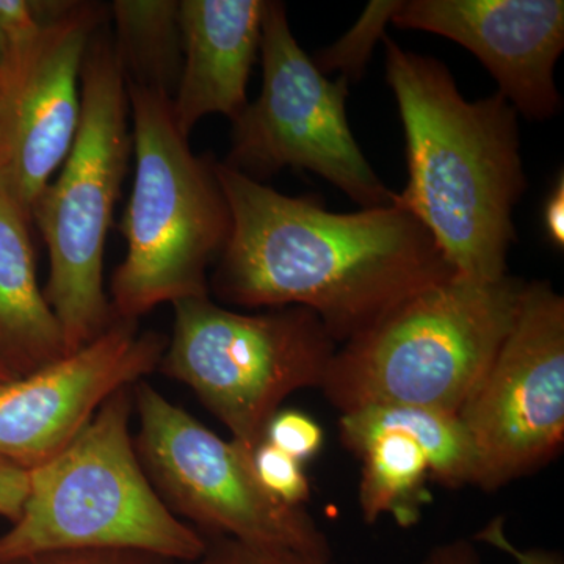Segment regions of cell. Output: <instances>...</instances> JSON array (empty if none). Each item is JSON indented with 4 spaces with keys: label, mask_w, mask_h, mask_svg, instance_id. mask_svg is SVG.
Masks as SVG:
<instances>
[{
    "label": "cell",
    "mask_w": 564,
    "mask_h": 564,
    "mask_svg": "<svg viewBox=\"0 0 564 564\" xmlns=\"http://www.w3.org/2000/svg\"><path fill=\"white\" fill-rule=\"evenodd\" d=\"M231 234L209 278L220 302L302 306L343 345L456 272L414 215L391 206L336 214L217 162Z\"/></svg>",
    "instance_id": "cell-1"
},
{
    "label": "cell",
    "mask_w": 564,
    "mask_h": 564,
    "mask_svg": "<svg viewBox=\"0 0 564 564\" xmlns=\"http://www.w3.org/2000/svg\"><path fill=\"white\" fill-rule=\"evenodd\" d=\"M384 44L406 139L408 182L395 203L432 234L456 274L503 280L527 188L518 111L500 93L466 101L443 62L388 36Z\"/></svg>",
    "instance_id": "cell-2"
},
{
    "label": "cell",
    "mask_w": 564,
    "mask_h": 564,
    "mask_svg": "<svg viewBox=\"0 0 564 564\" xmlns=\"http://www.w3.org/2000/svg\"><path fill=\"white\" fill-rule=\"evenodd\" d=\"M525 282L455 274L339 345L321 386L340 413L406 404L459 414L513 328Z\"/></svg>",
    "instance_id": "cell-3"
},
{
    "label": "cell",
    "mask_w": 564,
    "mask_h": 564,
    "mask_svg": "<svg viewBox=\"0 0 564 564\" xmlns=\"http://www.w3.org/2000/svg\"><path fill=\"white\" fill-rule=\"evenodd\" d=\"M135 176L120 225L126 256L113 270L115 318L137 321L165 303L209 296L231 212L214 161L196 155L177 129L172 98L126 80Z\"/></svg>",
    "instance_id": "cell-4"
},
{
    "label": "cell",
    "mask_w": 564,
    "mask_h": 564,
    "mask_svg": "<svg viewBox=\"0 0 564 564\" xmlns=\"http://www.w3.org/2000/svg\"><path fill=\"white\" fill-rule=\"evenodd\" d=\"M133 386L106 400L84 432L29 470L20 519L0 536V564L69 549H128L173 563L199 558L207 538L166 507L131 434Z\"/></svg>",
    "instance_id": "cell-5"
},
{
    "label": "cell",
    "mask_w": 564,
    "mask_h": 564,
    "mask_svg": "<svg viewBox=\"0 0 564 564\" xmlns=\"http://www.w3.org/2000/svg\"><path fill=\"white\" fill-rule=\"evenodd\" d=\"M80 90L76 139L57 180L44 188L32 212L50 252L43 295L61 325L68 355L101 336L115 321L104 291V258L133 151L124 70L104 25L85 52Z\"/></svg>",
    "instance_id": "cell-6"
},
{
    "label": "cell",
    "mask_w": 564,
    "mask_h": 564,
    "mask_svg": "<svg viewBox=\"0 0 564 564\" xmlns=\"http://www.w3.org/2000/svg\"><path fill=\"white\" fill-rule=\"evenodd\" d=\"M173 310L159 370L191 388L251 455L291 393L321 389L339 347L307 307L243 314L202 296Z\"/></svg>",
    "instance_id": "cell-7"
},
{
    "label": "cell",
    "mask_w": 564,
    "mask_h": 564,
    "mask_svg": "<svg viewBox=\"0 0 564 564\" xmlns=\"http://www.w3.org/2000/svg\"><path fill=\"white\" fill-rule=\"evenodd\" d=\"M262 91L232 121L223 165L263 182L284 169L328 181L362 209L391 206L395 193L375 174L348 124V84L329 80L293 36L282 2H267Z\"/></svg>",
    "instance_id": "cell-8"
},
{
    "label": "cell",
    "mask_w": 564,
    "mask_h": 564,
    "mask_svg": "<svg viewBox=\"0 0 564 564\" xmlns=\"http://www.w3.org/2000/svg\"><path fill=\"white\" fill-rule=\"evenodd\" d=\"M133 410L141 467L177 518L210 534L333 558L313 516L270 496L239 444L221 440L147 381L133 386Z\"/></svg>",
    "instance_id": "cell-9"
},
{
    "label": "cell",
    "mask_w": 564,
    "mask_h": 564,
    "mask_svg": "<svg viewBox=\"0 0 564 564\" xmlns=\"http://www.w3.org/2000/svg\"><path fill=\"white\" fill-rule=\"evenodd\" d=\"M459 419L477 455L475 486L494 491L558 455L564 440V299L524 284L513 328Z\"/></svg>",
    "instance_id": "cell-10"
},
{
    "label": "cell",
    "mask_w": 564,
    "mask_h": 564,
    "mask_svg": "<svg viewBox=\"0 0 564 564\" xmlns=\"http://www.w3.org/2000/svg\"><path fill=\"white\" fill-rule=\"evenodd\" d=\"M96 2H63L0 70V191L32 221L36 202L68 158L82 117L85 52L106 22Z\"/></svg>",
    "instance_id": "cell-11"
},
{
    "label": "cell",
    "mask_w": 564,
    "mask_h": 564,
    "mask_svg": "<svg viewBox=\"0 0 564 564\" xmlns=\"http://www.w3.org/2000/svg\"><path fill=\"white\" fill-rule=\"evenodd\" d=\"M169 337L115 318L80 350L0 384V458L31 470L50 462L109 397L159 370Z\"/></svg>",
    "instance_id": "cell-12"
},
{
    "label": "cell",
    "mask_w": 564,
    "mask_h": 564,
    "mask_svg": "<svg viewBox=\"0 0 564 564\" xmlns=\"http://www.w3.org/2000/svg\"><path fill=\"white\" fill-rule=\"evenodd\" d=\"M392 24L473 52L518 115L544 121L562 109L555 66L564 50L563 0H408Z\"/></svg>",
    "instance_id": "cell-13"
},
{
    "label": "cell",
    "mask_w": 564,
    "mask_h": 564,
    "mask_svg": "<svg viewBox=\"0 0 564 564\" xmlns=\"http://www.w3.org/2000/svg\"><path fill=\"white\" fill-rule=\"evenodd\" d=\"M269 0H181L182 69L172 98L185 139L204 117L236 121L248 106L247 87L261 52Z\"/></svg>",
    "instance_id": "cell-14"
},
{
    "label": "cell",
    "mask_w": 564,
    "mask_h": 564,
    "mask_svg": "<svg viewBox=\"0 0 564 564\" xmlns=\"http://www.w3.org/2000/svg\"><path fill=\"white\" fill-rule=\"evenodd\" d=\"M31 225L0 191V362L17 378L68 356L36 280Z\"/></svg>",
    "instance_id": "cell-15"
},
{
    "label": "cell",
    "mask_w": 564,
    "mask_h": 564,
    "mask_svg": "<svg viewBox=\"0 0 564 564\" xmlns=\"http://www.w3.org/2000/svg\"><path fill=\"white\" fill-rule=\"evenodd\" d=\"M339 426L340 440L355 454L381 434H404L421 445L430 474L441 485H475L477 455L458 414L406 404H377L340 415Z\"/></svg>",
    "instance_id": "cell-16"
},
{
    "label": "cell",
    "mask_w": 564,
    "mask_h": 564,
    "mask_svg": "<svg viewBox=\"0 0 564 564\" xmlns=\"http://www.w3.org/2000/svg\"><path fill=\"white\" fill-rule=\"evenodd\" d=\"M111 14L126 80L173 98L182 69L180 2L117 0Z\"/></svg>",
    "instance_id": "cell-17"
},
{
    "label": "cell",
    "mask_w": 564,
    "mask_h": 564,
    "mask_svg": "<svg viewBox=\"0 0 564 564\" xmlns=\"http://www.w3.org/2000/svg\"><path fill=\"white\" fill-rule=\"evenodd\" d=\"M356 455L362 459L359 507L367 524L391 514L397 524H417L429 502L425 480L429 459L421 445L400 433H386L364 444Z\"/></svg>",
    "instance_id": "cell-18"
},
{
    "label": "cell",
    "mask_w": 564,
    "mask_h": 564,
    "mask_svg": "<svg viewBox=\"0 0 564 564\" xmlns=\"http://www.w3.org/2000/svg\"><path fill=\"white\" fill-rule=\"evenodd\" d=\"M399 0L391 2H370L361 18L332 46L318 52L313 61L321 73L339 70L348 84L358 82L366 73L367 63L372 57L378 41L384 40L386 25L392 22L393 14L400 7Z\"/></svg>",
    "instance_id": "cell-19"
},
{
    "label": "cell",
    "mask_w": 564,
    "mask_h": 564,
    "mask_svg": "<svg viewBox=\"0 0 564 564\" xmlns=\"http://www.w3.org/2000/svg\"><path fill=\"white\" fill-rule=\"evenodd\" d=\"M252 467L259 484L274 499L303 507L311 497V485L302 463L263 441L252 454Z\"/></svg>",
    "instance_id": "cell-20"
},
{
    "label": "cell",
    "mask_w": 564,
    "mask_h": 564,
    "mask_svg": "<svg viewBox=\"0 0 564 564\" xmlns=\"http://www.w3.org/2000/svg\"><path fill=\"white\" fill-rule=\"evenodd\" d=\"M176 564H333V558L212 534L199 558Z\"/></svg>",
    "instance_id": "cell-21"
},
{
    "label": "cell",
    "mask_w": 564,
    "mask_h": 564,
    "mask_svg": "<svg viewBox=\"0 0 564 564\" xmlns=\"http://www.w3.org/2000/svg\"><path fill=\"white\" fill-rule=\"evenodd\" d=\"M265 441L303 463L321 452L323 430L310 415L300 411H280L267 426Z\"/></svg>",
    "instance_id": "cell-22"
},
{
    "label": "cell",
    "mask_w": 564,
    "mask_h": 564,
    "mask_svg": "<svg viewBox=\"0 0 564 564\" xmlns=\"http://www.w3.org/2000/svg\"><path fill=\"white\" fill-rule=\"evenodd\" d=\"M9 564H176L170 560L128 549H69L44 552Z\"/></svg>",
    "instance_id": "cell-23"
},
{
    "label": "cell",
    "mask_w": 564,
    "mask_h": 564,
    "mask_svg": "<svg viewBox=\"0 0 564 564\" xmlns=\"http://www.w3.org/2000/svg\"><path fill=\"white\" fill-rule=\"evenodd\" d=\"M43 25L35 2L0 0V33L7 41L9 52L31 44Z\"/></svg>",
    "instance_id": "cell-24"
},
{
    "label": "cell",
    "mask_w": 564,
    "mask_h": 564,
    "mask_svg": "<svg viewBox=\"0 0 564 564\" xmlns=\"http://www.w3.org/2000/svg\"><path fill=\"white\" fill-rule=\"evenodd\" d=\"M475 541L491 545V547L513 556L516 564H563L562 555L558 552L543 551V549L522 551L518 545L511 543L510 538L507 536L502 518L492 519L485 529L475 534Z\"/></svg>",
    "instance_id": "cell-25"
},
{
    "label": "cell",
    "mask_w": 564,
    "mask_h": 564,
    "mask_svg": "<svg viewBox=\"0 0 564 564\" xmlns=\"http://www.w3.org/2000/svg\"><path fill=\"white\" fill-rule=\"evenodd\" d=\"M29 491V470L0 458V516L17 522Z\"/></svg>",
    "instance_id": "cell-26"
},
{
    "label": "cell",
    "mask_w": 564,
    "mask_h": 564,
    "mask_svg": "<svg viewBox=\"0 0 564 564\" xmlns=\"http://www.w3.org/2000/svg\"><path fill=\"white\" fill-rule=\"evenodd\" d=\"M544 231L549 242L563 250L564 248V177L560 174L551 195L544 206Z\"/></svg>",
    "instance_id": "cell-27"
},
{
    "label": "cell",
    "mask_w": 564,
    "mask_h": 564,
    "mask_svg": "<svg viewBox=\"0 0 564 564\" xmlns=\"http://www.w3.org/2000/svg\"><path fill=\"white\" fill-rule=\"evenodd\" d=\"M422 564H484L470 541L455 540L436 545Z\"/></svg>",
    "instance_id": "cell-28"
},
{
    "label": "cell",
    "mask_w": 564,
    "mask_h": 564,
    "mask_svg": "<svg viewBox=\"0 0 564 564\" xmlns=\"http://www.w3.org/2000/svg\"><path fill=\"white\" fill-rule=\"evenodd\" d=\"M7 58H9V46H7V41L3 39L2 33H0V70L6 66Z\"/></svg>",
    "instance_id": "cell-29"
},
{
    "label": "cell",
    "mask_w": 564,
    "mask_h": 564,
    "mask_svg": "<svg viewBox=\"0 0 564 564\" xmlns=\"http://www.w3.org/2000/svg\"><path fill=\"white\" fill-rule=\"evenodd\" d=\"M11 380H17V377H14V375L11 373L2 362H0V384L9 383Z\"/></svg>",
    "instance_id": "cell-30"
}]
</instances>
